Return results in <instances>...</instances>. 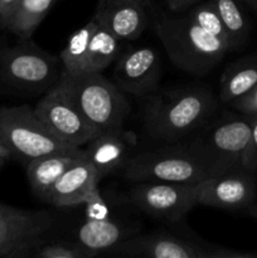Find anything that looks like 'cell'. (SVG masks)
<instances>
[{"label": "cell", "mask_w": 257, "mask_h": 258, "mask_svg": "<svg viewBox=\"0 0 257 258\" xmlns=\"http://www.w3.org/2000/svg\"><path fill=\"white\" fill-rule=\"evenodd\" d=\"M257 86V55L242 58L224 70L219 85V102L231 105Z\"/></svg>", "instance_id": "obj_19"}, {"label": "cell", "mask_w": 257, "mask_h": 258, "mask_svg": "<svg viewBox=\"0 0 257 258\" xmlns=\"http://www.w3.org/2000/svg\"><path fill=\"white\" fill-rule=\"evenodd\" d=\"M85 153V149L72 148L55 151L27 163V178L35 197L48 202L53 186L62 174Z\"/></svg>", "instance_id": "obj_17"}, {"label": "cell", "mask_w": 257, "mask_h": 258, "mask_svg": "<svg viewBox=\"0 0 257 258\" xmlns=\"http://www.w3.org/2000/svg\"><path fill=\"white\" fill-rule=\"evenodd\" d=\"M40 122L53 136L75 148H82L98 135L60 81L49 88L34 107Z\"/></svg>", "instance_id": "obj_9"}, {"label": "cell", "mask_w": 257, "mask_h": 258, "mask_svg": "<svg viewBox=\"0 0 257 258\" xmlns=\"http://www.w3.org/2000/svg\"><path fill=\"white\" fill-rule=\"evenodd\" d=\"M60 82L85 117L98 133L121 128L130 115L131 106L125 92L101 72L77 76L62 73Z\"/></svg>", "instance_id": "obj_4"}, {"label": "cell", "mask_w": 257, "mask_h": 258, "mask_svg": "<svg viewBox=\"0 0 257 258\" xmlns=\"http://www.w3.org/2000/svg\"><path fill=\"white\" fill-rule=\"evenodd\" d=\"M243 2L246 3L252 10H254V12L257 13V0H243Z\"/></svg>", "instance_id": "obj_33"}, {"label": "cell", "mask_w": 257, "mask_h": 258, "mask_svg": "<svg viewBox=\"0 0 257 258\" xmlns=\"http://www.w3.org/2000/svg\"><path fill=\"white\" fill-rule=\"evenodd\" d=\"M197 184L141 181L128 191L127 201L153 218L176 223L198 206Z\"/></svg>", "instance_id": "obj_10"}, {"label": "cell", "mask_w": 257, "mask_h": 258, "mask_svg": "<svg viewBox=\"0 0 257 258\" xmlns=\"http://www.w3.org/2000/svg\"><path fill=\"white\" fill-rule=\"evenodd\" d=\"M135 140V135L123 127L103 131L86 145V156L103 179L125 168Z\"/></svg>", "instance_id": "obj_14"}, {"label": "cell", "mask_w": 257, "mask_h": 258, "mask_svg": "<svg viewBox=\"0 0 257 258\" xmlns=\"http://www.w3.org/2000/svg\"><path fill=\"white\" fill-rule=\"evenodd\" d=\"M113 82L121 91L146 98L159 90L161 80L160 57L154 48H130L116 58L112 71Z\"/></svg>", "instance_id": "obj_12"}, {"label": "cell", "mask_w": 257, "mask_h": 258, "mask_svg": "<svg viewBox=\"0 0 257 258\" xmlns=\"http://www.w3.org/2000/svg\"><path fill=\"white\" fill-rule=\"evenodd\" d=\"M144 5L139 0L98 3L93 20L118 40H135L148 27Z\"/></svg>", "instance_id": "obj_15"}, {"label": "cell", "mask_w": 257, "mask_h": 258, "mask_svg": "<svg viewBox=\"0 0 257 258\" xmlns=\"http://www.w3.org/2000/svg\"><path fill=\"white\" fill-rule=\"evenodd\" d=\"M199 2H202V0H165L169 9L174 13L184 12V10L189 9L190 7L198 4Z\"/></svg>", "instance_id": "obj_30"}, {"label": "cell", "mask_w": 257, "mask_h": 258, "mask_svg": "<svg viewBox=\"0 0 257 258\" xmlns=\"http://www.w3.org/2000/svg\"><path fill=\"white\" fill-rule=\"evenodd\" d=\"M244 169L254 175L257 174V116H252V138L247 151Z\"/></svg>", "instance_id": "obj_28"}, {"label": "cell", "mask_w": 257, "mask_h": 258, "mask_svg": "<svg viewBox=\"0 0 257 258\" xmlns=\"http://www.w3.org/2000/svg\"><path fill=\"white\" fill-rule=\"evenodd\" d=\"M246 211H247V213L251 214V216L253 217V218L257 219V207H254L253 204H252V206H249L248 208L246 209ZM253 257H257V253L253 254Z\"/></svg>", "instance_id": "obj_32"}, {"label": "cell", "mask_w": 257, "mask_h": 258, "mask_svg": "<svg viewBox=\"0 0 257 258\" xmlns=\"http://www.w3.org/2000/svg\"><path fill=\"white\" fill-rule=\"evenodd\" d=\"M231 106L243 115L257 116V86L248 93L233 101Z\"/></svg>", "instance_id": "obj_27"}, {"label": "cell", "mask_w": 257, "mask_h": 258, "mask_svg": "<svg viewBox=\"0 0 257 258\" xmlns=\"http://www.w3.org/2000/svg\"><path fill=\"white\" fill-rule=\"evenodd\" d=\"M251 138V115L224 116L204 125L185 144L209 176H217L246 170L244 163Z\"/></svg>", "instance_id": "obj_3"}, {"label": "cell", "mask_w": 257, "mask_h": 258, "mask_svg": "<svg viewBox=\"0 0 257 258\" xmlns=\"http://www.w3.org/2000/svg\"><path fill=\"white\" fill-rule=\"evenodd\" d=\"M0 158L5 159V160H10V159H14L12 150H10L8 146H5L4 144L0 141Z\"/></svg>", "instance_id": "obj_31"}, {"label": "cell", "mask_w": 257, "mask_h": 258, "mask_svg": "<svg viewBox=\"0 0 257 258\" xmlns=\"http://www.w3.org/2000/svg\"><path fill=\"white\" fill-rule=\"evenodd\" d=\"M100 180L97 170L87 159L86 153H83L58 179L48 198V203L55 208H70L83 204L97 188Z\"/></svg>", "instance_id": "obj_16"}, {"label": "cell", "mask_w": 257, "mask_h": 258, "mask_svg": "<svg viewBox=\"0 0 257 258\" xmlns=\"http://www.w3.org/2000/svg\"><path fill=\"white\" fill-rule=\"evenodd\" d=\"M7 161H8V160H5V159H2V158H0V169H2L3 166H4V164L7 163Z\"/></svg>", "instance_id": "obj_35"}, {"label": "cell", "mask_w": 257, "mask_h": 258, "mask_svg": "<svg viewBox=\"0 0 257 258\" xmlns=\"http://www.w3.org/2000/svg\"><path fill=\"white\" fill-rule=\"evenodd\" d=\"M188 15L194 23H197L199 27L203 28L206 32L211 33L212 35L224 40V42H227L231 45V42H229L228 34H227V30L224 28L223 22H222L221 17H219L218 12H217L216 7H214L212 0L202 3V4H196V7L191 9V12Z\"/></svg>", "instance_id": "obj_24"}, {"label": "cell", "mask_w": 257, "mask_h": 258, "mask_svg": "<svg viewBox=\"0 0 257 258\" xmlns=\"http://www.w3.org/2000/svg\"><path fill=\"white\" fill-rule=\"evenodd\" d=\"M59 57L28 40L0 50V86L19 92L48 91L59 81Z\"/></svg>", "instance_id": "obj_5"}, {"label": "cell", "mask_w": 257, "mask_h": 258, "mask_svg": "<svg viewBox=\"0 0 257 258\" xmlns=\"http://www.w3.org/2000/svg\"><path fill=\"white\" fill-rule=\"evenodd\" d=\"M96 27L97 23L92 19L71 35L67 44L59 54L63 73L77 76L87 72L88 48Z\"/></svg>", "instance_id": "obj_20"}, {"label": "cell", "mask_w": 257, "mask_h": 258, "mask_svg": "<svg viewBox=\"0 0 257 258\" xmlns=\"http://www.w3.org/2000/svg\"><path fill=\"white\" fill-rule=\"evenodd\" d=\"M19 0H0V28L7 29L8 23L14 13Z\"/></svg>", "instance_id": "obj_29"}, {"label": "cell", "mask_w": 257, "mask_h": 258, "mask_svg": "<svg viewBox=\"0 0 257 258\" xmlns=\"http://www.w3.org/2000/svg\"><path fill=\"white\" fill-rule=\"evenodd\" d=\"M100 256L78 241L45 242L34 252V258H92Z\"/></svg>", "instance_id": "obj_25"}, {"label": "cell", "mask_w": 257, "mask_h": 258, "mask_svg": "<svg viewBox=\"0 0 257 258\" xmlns=\"http://www.w3.org/2000/svg\"><path fill=\"white\" fill-rule=\"evenodd\" d=\"M108 2H118V0H98V3H108ZM139 2L146 3L148 0H139Z\"/></svg>", "instance_id": "obj_34"}, {"label": "cell", "mask_w": 257, "mask_h": 258, "mask_svg": "<svg viewBox=\"0 0 257 258\" xmlns=\"http://www.w3.org/2000/svg\"><path fill=\"white\" fill-rule=\"evenodd\" d=\"M223 22L232 50H239L248 39L249 23L237 0H212Z\"/></svg>", "instance_id": "obj_22"}, {"label": "cell", "mask_w": 257, "mask_h": 258, "mask_svg": "<svg viewBox=\"0 0 257 258\" xmlns=\"http://www.w3.org/2000/svg\"><path fill=\"white\" fill-rule=\"evenodd\" d=\"M143 115L145 133L154 140L179 143L209 122L219 98L203 86L155 91L146 97Z\"/></svg>", "instance_id": "obj_1"}, {"label": "cell", "mask_w": 257, "mask_h": 258, "mask_svg": "<svg viewBox=\"0 0 257 258\" xmlns=\"http://www.w3.org/2000/svg\"><path fill=\"white\" fill-rule=\"evenodd\" d=\"M198 206L241 211L256 199V175L246 170L209 176L198 184Z\"/></svg>", "instance_id": "obj_13"}, {"label": "cell", "mask_w": 257, "mask_h": 258, "mask_svg": "<svg viewBox=\"0 0 257 258\" xmlns=\"http://www.w3.org/2000/svg\"><path fill=\"white\" fill-rule=\"evenodd\" d=\"M55 0H19L7 29L19 40H28L42 23Z\"/></svg>", "instance_id": "obj_21"}, {"label": "cell", "mask_w": 257, "mask_h": 258, "mask_svg": "<svg viewBox=\"0 0 257 258\" xmlns=\"http://www.w3.org/2000/svg\"><path fill=\"white\" fill-rule=\"evenodd\" d=\"M0 141L12 150L14 158L25 163L75 148L53 136L37 117L34 107L28 105L0 107Z\"/></svg>", "instance_id": "obj_7"}, {"label": "cell", "mask_w": 257, "mask_h": 258, "mask_svg": "<svg viewBox=\"0 0 257 258\" xmlns=\"http://www.w3.org/2000/svg\"><path fill=\"white\" fill-rule=\"evenodd\" d=\"M118 42L115 35L97 24L88 48L87 72H102L112 64L118 55Z\"/></svg>", "instance_id": "obj_23"}, {"label": "cell", "mask_w": 257, "mask_h": 258, "mask_svg": "<svg viewBox=\"0 0 257 258\" xmlns=\"http://www.w3.org/2000/svg\"><path fill=\"white\" fill-rule=\"evenodd\" d=\"M135 231V228H127L112 217L107 219H86L77 229L76 241L102 254L131 237Z\"/></svg>", "instance_id": "obj_18"}, {"label": "cell", "mask_w": 257, "mask_h": 258, "mask_svg": "<svg viewBox=\"0 0 257 258\" xmlns=\"http://www.w3.org/2000/svg\"><path fill=\"white\" fill-rule=\"evenodd\" d=\"M86 219H107L111 218L110 207L106 204L100 188H96L85 201Z\"/></svg>", "instance_id": "obj_26"}, {"label": "cell", "mask_w": 257, "mask_h": 258, "mask_svg": "<svg viewBox=\"0 0 257 258\" xmlns=\"http://www.w3.org/2000/svg\"><path fill=\"white\" fill-rule=\"evenodd\" d=\"M106 253L111 256L153 258H253L252 253H242L169 232L131 236Z\"/></svg>", "instance_id": "obj_8"}, {"label": "cell", "mask_w": 257, "mask_h": 258, "mask_svg": "<svg viewBox=\"0 0 257 258\" xmlns=\"http://www.w3.org/2000/svg\"><path fill=\"white\" fill-rule=\"evenodd\" d=\"M54 218L48 211L13 207L0 213V257L28 258L48 241Z\"/></svg>", "instance_id": "obj_11"}, {"label": "cell", "mask_w": 257, "mask_h": 258, "mask_svg": "<svg viewBox=\"0 0 257 258\" xmlns=\"http://www.w3.org/2000/svg\"><path fill=\"white\" fill-rule=\"evenodd\" d=\"M154 30L171 63L198 77L212 72L232 52L228 43L206 32L189 15L156 18Z\"/></svg>", "instance_id": "obj_2"}, {"label": "cell", "mask_w": 257, "mask_h": 258, "mask_svg": "<svg viewBox=\"0 0 257 258\" xmlns=\"http://www.w3.org/2000/svg\"><path fill=\"white\" fill-rule=\"evenodd\" d=\"M123 178L136 181L197 184L209 178V173L185 143H173L164 148L131 156L122 169Z\"/></svg>", "instance_id": "obj_6"}]
</instances>
